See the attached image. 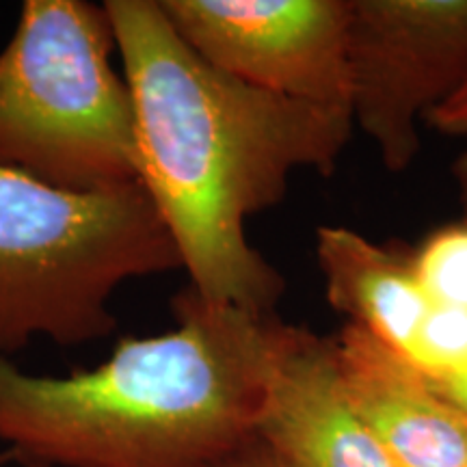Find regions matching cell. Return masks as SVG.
<instances>
[{
  "label": "cell",
  "mask_w": 467,
  "mask_h": 467,
  "mask_svg": "<svg viewBox=\"0 0 467 467\" xmlns=\"http://www.w3.org/2000/svg\"><path fill=\"white\" fill-rule=\"evenodd\" d=\"M137 113L141 184L189 288L203 301L275 312L284 277L247 241V219L284 200L301 169L329 175L353 115L262 91L213 67L159 0H107Z\"/></svg>",
  "instance_id": "cell-1"
},
{
  "label": "cell",
  "mask_w": 467,
  "mask_h": 467,
  "mask_svg": "<svg viewBox=\"0 0 467 467\" xmlns=\"http://www.w3.org/2000/svg\"><path fill=\"white\" fill-rule=\"evenodd\" d=\"M173 314L175 329L67 377L0 358L5 448L28 467H213L254 441L288 323L191 288Z\"/></svg>",
  "instance_id": "cell-2"
},
{
  "label": "cell",
  "mask_w": 467,
  "mask_h": 467,
  "mask_svg": "<svg viewBox=\"0 0 467 467\" xmlns=\"http://www.w3.org/2000/svg\"><path fill=\"white\" fill-rule=\"evenodd\" d=\"M182 268L143 184L100 192L0 167V358L33 337L74 347L117 329L113 295Z\"/></svg>",
  "instance_id": "cell-3"
},
{
  "label": "cell",
  "mask_w": 467,
  "mask_h": 467,
  "mask_svg": "<svg viewBox=\"0 0 467 467\" xmlns=\"http://www.w3.org/2000/svg\"><path fill=\"white\" fill-rule=\"evenodd\" d=\"M107 7L26 0L0 50V167L74 192L141 184L137 113Z\"/></svg>",
  "instance_id": "cell-4"
},
{
  "label": "cell",
  "mask_w": 467,
  "mask_h": 467,
  "mask_svg": "<svg viewBox=\"0 0 467 467\" xmlns=\"http://www.w3.org/2000/svg\"><path fill=\"white\" fill-rule=\"evenodd\" d=\"M350 113L383 167L420 151V119L467 78V0H348Z\"/></svg>",
  "instance_id": "cell-5"
},
{
  "label": "cell",
  "mask_w": 467,
  "mask_h": 467,
  "mask_svg": "<svg viewBox=\"0 0 467 467\" xmlns=\"http://www.w3.org/2000/svg\"><path fill=\"white\" fill-rule=\"evenodd\" d=\"M159 3L180 37L232 78L290 100L350 110L348 0Z\"/></svg>",
  "instance_id": "cell-6"
},
{
  "label": "cell",
  "mask_w": 467,
  "mask_h": 467,
  "mask_svg": "<svg viewBox=\"0 0 467 467\" xmlns=\"http://www.w3.org/2000/svg\"><path fill=\"white\" fill-rule=\"evenodd\" d=\"M255 437L277 467H399L358 416L334 340L285 327Z\"/></svg>",
  "instance_id": "cell-7"
},
{
  "label": "cell",
  "mask_w": 467,
  "mask_h": 467,
  "mask_svg": "<svg viewBox=\"0 0 467 467\" xmlns=\"http://www.w3.org/2000/svg\"><path fill=\"white\" fill-rule=\"evenodd\" d=\"M331 340L350 405L396 465L467 467V418L422 372L355 325Z\"/></svg>",
  "instance_id": "cell-8"
},
{
  "label": "cell",
  "mask_w": 467,
  "mask_h": 467,
  "mask_svg": "<svg viewBox=\"0 0 467 467\" xmlns=\"http://www.w3.org/2000/svg\"><path fill=\"white\" fill-rule=\"evenodd\" d=\"M317 258L329 306L407 361L431 309L411 258L342 225L318 227Z\"/></svg>",
  "instance_id": "cell-9"
},
{
  "label": "cell",
  "mask_w": 467,
  "mask_h": 467,
  "mask_svg": "<svg viewBox=\"0 0 467 467\" xmlns=\"http://www.w3.org/2000/svg\"><path fill=\"white\" fill-rule=\"evenodd\" d=\"M411 262L431 306L467 312V221L431 234Z\"/></svg>",
  "instance_id": "cell-10"
},
{
  "label": "cell",
  "mask_w": 467,
  "mask_h": 467,
  "mask_svg": "<svg viewBox=\"0 0 467 467\" xmlns=\"http://www.w3.org/2000/svg\"><path fill=\"white\" fill-rule=\"evenodd\" d=\"M407 364L429 379L467 370V312L431 306Z\"/></svg>",
  "instance_id": "cell-11"
},
{
  "label": "cell",
  "mask_w": 467,
  "mask_h": 467,
  "mask_svg": "<svg viewBox=\"0 0 467 467\" xmlns=\"http://www.w3.org/2000/svg\"><path fill=\"white\" fill-rule=\"evenodd\" d=\"M426 121L435 126L440 132L467 134V78L448 100H443L440 107L431 110ZM454 175H457L459 182L461 203H463L467 214V154L463 159H459L457 167H454Z\"/></svg>",
  "instance_id": "cell-12"
},
{
  "label": "cell",
  "mask_w": 467,
  "mask_h": 467,
  "mask_svg": "<svg viewBox=\"0 0 467 467\" xmlns=\"http://www.w3.org/2000/svg\"><path fill=\"white\" fill-rule=\"evenodd\" d=\"M213 467H277V465L271 454H268L265 443L255 437L254 441H249L247 446L241 448V451L230 454V457L219 461V463H214Z\"/></svg>",
  "instance_id": "cell-13"
},
{
  "label": "cell",
  "mask_w": 467,
  "mask_h": 467,
  "mask_svg": "<svg viewBox=\"0 0 467 467\" xmlns=\"http://www.w3.org/2000/svg\"><path fill=\"white\" fill-rule=\"evenodd\" d=\"M429 383L467 418V370L443 379H429Z\"/></svg>",
  "instance_id": "cell-14"
},
{
  "label": "cell",
  "mask_w": 467,
  "mask_h": 467,
  "mask_svg": "<svg viewBox=\"0 0 467 467\" xmlns=\"http://www.w3.org/2000/svg\"><path fill=\"white\" fill-rule=\"evenodd\" d=\"M14 461H17V459H16V454L9 451V448H3V451H0V467H7L9 463H14Z\"/></svg>",
  "instance_id": "cell-15"
}]
</instances>
